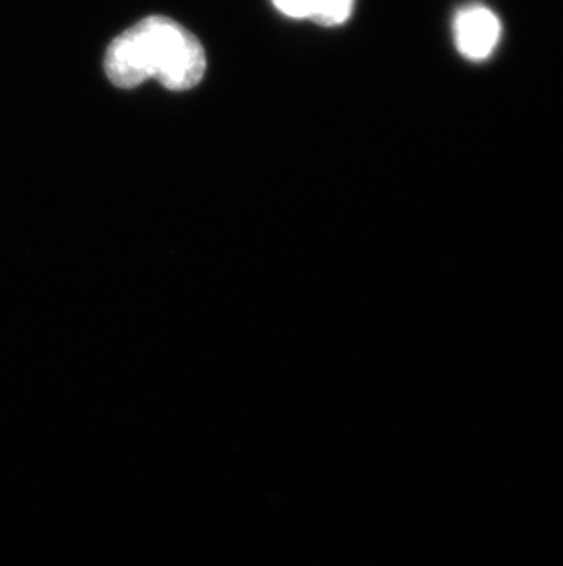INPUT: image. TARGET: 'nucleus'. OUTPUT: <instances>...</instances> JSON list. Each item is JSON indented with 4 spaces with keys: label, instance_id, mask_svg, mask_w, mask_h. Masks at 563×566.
Here are the masks:
<instances>
[{
    "label": "nucleus",
    "instance_id": "1",
    "mask_svg": "<svg viewBox=\"0 0 563 566\" xmlns=\"http://www.w3.org/2000/svg\"><path fill=\"white\" fill-rule=\"evenodd\" d=\"M205 72L202 41L170 17H145L117 35L105 54V74L117 88L156 81L167 91L185 92L200 85Z\"/></svg>",
    "mask_w": 563,
    "mask_h": 566
},
{
    "label": "nucleus",
    "instance_id": "2",
    "mask_svg": "<svg viewBox=\"0 0 563 566\" xmlns=\"http://www.w3.org/2000/svg\"><path fill=\"white\" fill-rule=\"evenodd\" d=\"M454 39L463 57L470 61L489 60L500 43V19L487 6H465L454 19Z\"/></svg>",
    "mask_w": 563,
    "mask_h": 566
},
{
    "label": "nucleus",
    "instance_id": "3",
    "mask_svg": "<svg viewBox=\"0 0 563 566\" xmlns=\"http://www.w3.org/2000/svg\"><path fill=\"white\" fill-rule=\"evenodd\" d=\"M282 15L319 27H340L350 19L355 0H272Z\"/></svg>",
    "mask_w": 563,
    "mask_h": 566
}]
</instances>
